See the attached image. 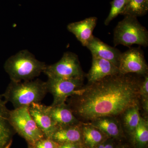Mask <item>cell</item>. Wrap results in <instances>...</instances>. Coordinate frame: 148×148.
<instances>
[{
	"label": "cell",
	"instance_id": "20",
	"mask_svg": "<svg viewBox=\"0 0 148 148\" xmlns=\"http://www.w3.org/2000/svg\"><path fill=\"white\" fill-rule=\"evenodd\" d=\"M132 134L136 144L140 147L145 145L148 141V121L141 117L139 124Z\"/></svg>",
	"mask_w": 148,
	"mask_h": 148
},
{
	"label": "cell",
	"instance_id": "2",
	"mask_svg": "<svg viewBox=\"0 0 148 148\" xmlns=\"http://www.w3.org/2000/svg\"><path fill=\"white\" fill-rule=\"evenodd\" d=\"M48 92L46 82L36 79L21 82L11 81L4 96L14 109L40 103Z\"/></svg>",
	"mask_w": 148,
	"mask_h": 148
},
{
	"label": "cell",
	"instance_id": "21",
	"mask_svg": "<svg viewBox=\"0 0 148 148\" xmlns=\"http://www.w3.org/2000/svg\"><path fill=\"white\" fill-rule=\"evenodd\" d=\"M128 0H113L110 3L111 8L108 16L104 24L108 26L111 21L121 14L125 8Z\"/></svg>",
	"mask_w": 148,
	"mask_h": 148
},
{
	"label": "cell",
	"instance_id": "11",
	"mask_svg": "<svg viewBox=\"0 0 148 148\" xmlns=\"http://www.w3.org/2000/svg\"><path fill=\"white\" fill-rule=\"evenodd\" d=\"M98 18L91 16L82 21L72 22L68 24L67 29L75 36L83 46L86 47L93 35Z\"/></svg>",
	"mask_w": 148,
	"mask_h": 148
},
{
	"label": "cell",
	"instance_id": "19",
	"mask_svg": "<svg viewBox=\"0 0 148 148\" xmlns=\"http://www.w3.org/2000/svg\"><path fill=\"white\" fill-rule=\"evenodd\" d=\"M148 11V0H128L121 14L137 17L145 15Z\"/></svg>",
	"mask_w": 148,
	"mask_h": 148
},
{
	"label": "cell",
	"instance_id": "1",
	"mask_svg": "<svg viewBox=\"0 0 148 148\" xmlns=\"http://www.w3.org/2000/svg\"><path fill=\"white\" fill-rule=\"evenodd\" d=\"M142 80L130 74L109 76L83 86L66 102L81 122H90L103 117H116L139 104Z\"/></svg>",
	"mask_w": 148,
	"mask_h": 148
},
{
	"label": "cell",
	"instance_id": "5",
	"mask_svg": "<svg viewBox=\"0 0 148 148\" xmlns=\"http://www.w3.org/2000/svg\"><path fill=\"white\" fill-rule=\"evenodd\" d=\"M29 107L24 106L10 111L9 119L14 132L29 145L34 146L38 141L45 137L30 115Z\"/></svg>",
	"mask_w": 148,
	"mask_h": 148
},
{
	"label": "cell",
	"instance_id": "24",
	"mask_svg": "<svg viewBox=\"0 0 148 148\" xmlns=\"http://www.w3.org/2000/svg\"><path fill=\"white\" fill-rule=\"evenodd\" d=\"M80 145L78 143H65L60 145L58 148H81Z\"/></svg>",
	"mask_w": 148,
	"mask_h": 148
},
{
	"label": "cell",
	"instance_id": "22",
	"mask_svg": "<svg viewBox=\"0 0 148 148\" xmlns=\"http://www.w3.org/2000/svg\"><path fill=\"white\" fill-rule=\"evenodd\" d=\"M140 99L142 106L146 115L147 116L148 113V74L145 75L144 79L140 84Z\"/></svg>",
	"mask_w": 148,
	"mask_h": 148
},
{
	"label": "cell",
	"instance_id": "15",
	"mask_svg": "<svg viewBox=\"0 0 148 148\" xmlns=\"http://www.w3.org/2000/svg\"><path fill=\"white\" fill-rule=\"evenodd\" d=\"M9 112L0 99V148H9L11 144L14 130L9 119Z\"/></svg>",
	"mask_w": 148,
	"mask_h": 148
},
{
	"label": "cell",
	"instance_id": "13",
	"mask_svg": "<svg viewBox=\"0 0 148 148\" xmlns=\"http://www.w3.org/2000/svg\"><path fill=\"white\" fill-rule=\"evenodd\" d=\"M51 139L59 145L65 143L81 144L83 141L81 122L77 124L58 127Z\"/></svg>",
	"mask_w": 148,
	"mask_h": 148
},
{
	"label": "cell",
	"instance_id": "9",
	"mask_svg": "<svg viewBox=\"0 0 148 148\" xmlns=\"http://www.w3.org/2000/svg\"><path fill=\"white\" fill-rule=\"evenodd\" d=\"M49 110L50 106L41 103H32L29 107V113L37 126L45 138L51 139L58 127L51 117Z\"/></svg>",
	"mask_w": 148,
	"mask_h": 148
},
{
	"label": "cell",
	"instance_id": "17",
	"mask_svg": "<svg viewBox=\"0 0 148 148\" xmlns=\"http://www.w3.org/2000/svg\"><path fill=\"white\" fill-rule=\"evenodd\" d=\"M83 142L88 148H96L108 136L89 123L82 122Z\"/></svg>",
	"mask_w": 148,
	"mask_h": 148
},
{
	"label": "cell",
	"instance_id": "3",
	"mask_svg": "<svg viewBox=\"0 0 148 148\" xmlns=\"http://www.w3.org/2000/svg\"><path fill=\"white\" fill-rule=\"evenodd\" d=\"M46 66L45 62L39 61L34 55L25 49L8 58L4 68L11 81L18 82L34 80L43 72Z\"/></svg>",
	"mask_w": 148,
	"mask_h": 148
},
{
	"label": "cell",
	"instance_id": "6",
	"mask_svg": "<svg viewBox=\"0 0 148 148\" xmlns=\"http://www.w3.org/2000/svg\"><path fill=\"white\" fill-rule=\"evenodd\" d=\"M43 73L50 78L84 79L85 75L78 56L72 52H65L55 64L46 65Z\"/></svg>",
	"mask_w": 148,
	"mask_h": 148
},
{
	"label": "cell",
	"instance_id": "8",
	"mask_svg": "<svg viewBox=\"0 0 148 148\" xmlns=\"http://www.w3.org/2000/svg\"><path fill=\"white\" fill-rule=\"evenodd\" d=\"M118 68L119 73L122 75L134 73L145 75L148 74V65L139 48H132L121 53Z\"/></svg>",
	"mask_w": 148,
	"mask_h": 148
},
{
	"label": "cell",
	"instance_id": "26",
	"mask_svg": "<svg viewBox=\"0 0 148 148\" xmlns=\"http://www.w3.org/2000/svg\"><path fill=\"white\" fill-rule=\"evenodd\" d=\"M29 146H29V148H35L34 147V146L30 145H29Z\"/></svg>",
	"mask_w": 148,
	"mask_h": 148
},
{
	"label": "cell",
	"instance_id": "12",
	"mask_svg": "<svg viewBox=\"0 0 148 148\" xmlns=\"http://www.w3.org/2000/svg\"><path fill=\"white\" fill-rule=\"evenodd\" d=\"M119 73L118 67L110 61L92 56L91 68L86 77L89 84L101 80L109 76Z\"/></svg>",
	"mask_w": 148,
	"mask_h": 148
},
{
	"label": "cell",
	"instance_id": "23",
	"mask_svg": "<svg viewBox=\"0 0 148 148\" xmlns=\"http://www.w3.org/2000/svg\"><path fill=\"white\" fill-rule=\"evenodd\" d=\"M59 145L52 139L45 138L36 142L34 147L35 148H58Z\"/></svg>",
	"mask_w": 148,
	"mask_h": 148
},
{
	"label": "cell",
	"instance_id": "14",
	"mask_svg": "<svg viewBox=\"0 0 148 148\" xmlns=\"http://www.w3.org/2000/svg\"><path fill=\"white\" fill-rule=\"evenodd\" d=\"M49 112L57 127L74 125L81 122L66 103L54 106H50Z\"/></svg>",
	"mask_w": 148,
	"mask_h": 148
},
{
	"label": "cell",
	"instance_id": "25",
	"mask_svg": "<svg viewBox=\"0 0 148 148\" xmlns=\"http://www.w3.org/2000/svg\"><path fill=\"white\" fill-rule=\"evenodd\" d=\"M96 148H114L112 143L110 142H107L106 140L101 143Z\"/></svg>",
	"mask_w": 148,
	"mask_h": 148
},
{
	"label": "cell",
	"instance_id": "18",
	"mask_svg": "<svg viewBox=\"0 0 148 148\" xmlns=\"http://www.w3.org/2000/svg\"><path fill=\"white\" fill-rule=\"evenodd\" d=\"M121 115H122L123 125L125 129L130 133H133L141 118L139 104L128 108Z\"/></svg>",
	"mask_w": 148,
	"mask_h": 148
},
{
	"label": "cell",
	"instance_id": "10",
	"mask_svg": "<svg viewBox=\"0 0 148 148\" xmlns=\"http://www.w3.org/2000/svg\"><path fill=\"white\" fill-rule=\"evenodd\" d=\"M86 47L90 50L92 56L108 60L119 67L121 52L117 49L108 45L94 36Z\"/></svg>",
	"mask_w": 148,
	"mask_h": 148
},
{
	"label": "cell",
	"instance_id": "4",
	"mask_svg": "<svg viewBox=\"0 0 148 148\" xmlns=\"http://www.w3.org/2000/svg\"><path fill=\"white\" fill-rule=\"evenodd\" d=\"M113 42L115 46L121 45L130 47L138 45L148 46V32L135 16L126 15L119 21L114 32Z\"/></svg>",
	"mask_w": 148,
	"mask_h": 148
},
{
	"label": "cell",
	"instance_id": "27",
	"mask_svg": "<svg viewBox=\"0 0 148 148\" xmlns=\"http://www.w3.org/2000/svg\"></svg>",
	"mask_w": 148,
	"mask_h": 148
},
{
	"label": "cell",
	"instance_id": "16",
	"mask_svg": "<svg viewBox=\"0 0 148 148\" xmlns=\"http://www.w3.org/2000/svg\"><path fill=\"white\" fill-rule=\"evenodd\" d=\"M88 123L101 130L108 137L118 138L121 133V124L116 117H103Z\"/></svg>",
	"mask_w": 148,
	"mask_h": 148
},
{
	"label": "cell",
	"instance_id": "7",
	"mask_svg": "<svg viewBox=\"0 0 148 148\" xmlns=\"http://www.w3.org/2000/svg\"><path fill=\"white\" fill-rule=\"evenodd\" d=\"M84 79H66L48 78L46 82L48 92L53 97L51 106L66 103L68 98L83 86Z\"/></svg>",
	"mask_w": 148,
	"mask_h": 148
}]
</instances>
